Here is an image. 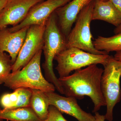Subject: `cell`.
<instances>
[{"label":"cell","instance_id":"22","mask_svg":"<svg viewBox=\"0 0 121 121\" xmlns=\"http://www.w3.org/2000/svg\"><path fill=\"white\" fill-rule=\"evenodd\" d=\"M114 57L117 60L121 61V51L116 52Z\"/></svg>","mask_w":121,"mask_h":121},{"label":"cell","instance_id":"26","mask_svg":"<svg viewBox=\"0 0 121 121\" xmlns=\"http://www.w3.org/2000/svg\"></svg>","mask_w":121,"mask_h":121},{"label":"cell","instance_id":"3","mask_svg":"<svg viewBox=\"0 0 121 121\" xmlns=\"http://www.w3.org/2000/svg\"><path fill=\"white\" fill-rule=\"evenodd\" d=\"M43 50L39 51L23 68L11 72L5 81V86L12 90L19 88L36 89L45 92H54L56 88L44 77L40 67Z\"/></svg>","mask_w":121,"mask_h":121},{"label":"cell","instance_id":"4","mask_svg":"<svg viewBox=\"0 0 121 121\" xmlns=\"http://www.w3.org/2000/svg\"><path fill=\"white\" fill-rule=\"evenodd\" d=\"M111 56L97 55L75 47L68 48L58 54L54 60L58 63L56 69L59 78L68 76L72 71L93 64H101L104 66Z\"/></svg>","mask_w":121,"mask_h":121},{"label":"cell","instance_id":"13","mask_svg":"<svg viewBox=\"0 0 121 121\" xmlns=\"http://www.w3.org/2000/svg\"><path fill=\"white\" fill-rule=\"evenodd\" d=\"M92 20L103 21L116 27L121 24V13L109 0H95Z\"/></svg>","mask_w":121,"mask_h":121},{"label":"cell","instance_id":"18","mask_svg":"<svg viewBox=\"0 0 121 121\" xmlns=\"http://www.w3.org/2000/svg\"><path fill=\"white\" fill-rule=\"evenodd\" d=\"M11 59L9 54L0 52V84L4 83L12 71Z\"/></svg>","mask_w":121,"mask_h":121},{"label":"cell","instance_id":"10","mask_svg":"<svg viewBox=\"0 0 121 121\" xmlns=\"http://www.w3.org/2000/svg\"><path fill=\"white\" fill-rule=\"evenodd\" d=\"M50 105L54 106L62 113L73 117L78 121H95V117L79 106L75 98L64 97L54 92H45Z\"/></svg>","mask_w":121,"mask_h":121},{"label":"cell","instance_id":"12","mask_svg":"<svg viewBox=\"0 0 121 121\" xmlns=\"http://www.w3.org/2000/svg\"><path fill=\"white\" fill-rule=\"evenodd\" d=\"M29 27L15 32L11 31L7 27L0 30V52L8 53L13 65L23 44Z\"/></svg>","mask_w":121,"mask_h":121},{"label":"cell","instance_id":"11","mask_svg":"<svg viewBox=\"0 0 121 121\" xmlns=\"http://www.w3.org/2000/svg\"><path fill=\"white\" fill-rule=\"evenodd\" d=\"M94 0H71L55 11L63 34L67 37L78 15L83 9Z\"/></svg>","mask_w":121,"mask_h":121},{"label":"cell","instance_id":"6","mask_svg":"<svg viewBox=\"0 0 121 121\" xmlns=\"http://www.w3.org/2000/svg\"><path fill=\"white\" fill-rule=\"evenodd\" d=\"M104 67L101 86L106 104L107 111L105 116L106 120L112 121L114 108L121 99V61L111 56Z\"/></svg>","mask_w":121,"mask_h":121},{"label":"cell","instance_id":"1","mask_svg":"<svg viewBox=\"0 0 121 121\" xmlns=\"http://www.w3.org/2000/svg\"><path fill=\"white\" fill-rule=\"evenodd\" d=\"M104 70L97 64L88 66L83 69L75 71L71 75L58 78L66 97L82 99L84 96L90 98L94 105L93 112H97L101 107L106 106L102 93L101 82Z\"/></svg>","mask_w":121,"mask_h":121},{"label":"cell","instance_id":"23","mask_svg":"<svg viewBox=\"0 0 121 121\" xmlns=\"http://www.w3.org/2000/svg\"><path fill=\"white\" fill-rule=\"evenodd\" d=\"M7 1L8 0H0V12L4 8Z\"/></svg>","mask_w":121,"mask_h":121},{"label":"cell","instance_id":"7","mask_svg":"<svg viewBox=\"0 0 121 121\" xmlns=\"http://www.w3.org/2000/svg\"><path fill=\"white\" fill-rule=\"evenodd\" d=\"M45 27V25H33L29 27L23 44L13 65L12 72L22 69L39 51L43 50Z\"/></svg>","mask_w":121,"mask_h":121},{"label":"cell","instance_id":"21","mask_svg":"<svg viewBox=\"0 0 121 121\" xmlns=\"http://www.w3.org/2000/svg\"><path fill=\"white\" fill-rule=\"evenodd\" d=\"M94 117H95V121H105L106 120L105 115L100 114L98 112L95 113Z\"/></svg>","mask_w":121,"mask_h":121},{"label":"cell","instance_id":"9","mask_svg":"<svg viewBox=\"0 0 121 121\" xmlns=\"http://www.w3.org/2000/svg\"><path fill=\"white\" fill-rule=\"evenodd\" d=\"M45 0H8L0 12V30L21 23L35 5Z\"/></svg>","mask_w":121,"mask_h":121},{"label":"cell","instance_id":"19","mask_svg":"<svg viewBox=\"0 0 121 121\" xmlns=\"http://www.w3.org/2000/svg\"><path fill=\"white\" fill-rule=\"evenodd\" d=\"M48 111L47 118L41 121H68L63 117L62 113L54 106L50 105Z\"/></svg>","mask_w":121,"mask_h":121},{"label":"cell","instance_id":"15","mask_svg":"<svg viewBox=\"0 0 121 121\" xmlns=\"http://www.w3.org/2000/svg\"><path fill=\"white\" fill-rule=\"evenodd\" d=\"M32 91L30 107L39 119L43 121L47 118L50 102L45 92L36 89H31Z\"/></svg>","mask_w":121,"mask_h":121},{"label":"cell","instance_id":"14","mask_svg":"<svg viewBox=\"0 0 121 121\" xmlns=\"http://www.w3.org/2000/svg\"><path fill=\"white\" fill-rule=\"evenodd\" d=\"M32 91L28 88H17L11 93L4 94L0 99V104L4 109L30 107Z\"/></svg>","mask_w":121,"mask_h":121},{"label":"cell","instance_id":"17","mask_svg":"<svg viewBox=\"0 0 121 121\" xmlns=\"http://www.w3.org/2000/svg\"><path fill=\"white\" fill-rule=\"evenodd\" d=\"M95 47L99 51L109 53L121 51V32L110 37L99 36L93 41Z\"/></svg>","mask_w":121,"mask_h":121},{"label":"cell","instance_id":"16","mask_svg":"<svg viewBox=\"0 0 121 121\" xmlns=\"http://www.w3.org/2000/svg\"><path fill=\"white\" fill-rule=\"evenodd\" d=\"M0 119L9 121H41L30 107L12 109L0 108Z\"/></svg>","mask_w":121,"mask_h":121},{"label":"cell","instance_id":"24","mask_svg":"<svg viewBox=\"0 0 121 121\" xmlns=\"http://www.w3.org/2000/svg\"><path fill=\"white\" fill-rule=\"evenodd\" d=\"M114 32L115 34H118L121 32V24L119 26L116 27L114 30Z\"/></svg>","mask_w":121,"mask_h":121},{"label":"cell","instance_id":"5","mask_svg":"<svg viewBox=\"0 0 121 121\" xmlns=\"http://www.w3.org/2000/svg\"><path fill=\"white\" fill-rule=\"evenodd\" d=\"M94 0L84 7L78 15L75 25L67 37V48H76L91 54H108L106 52L97 50L92 41L90 24Z\"/></svg>","mask_w":121,"mask_h":121},{"label":"cell","instance_id":"2","mask_svg":"<svg viewBox=\"0 0 121 121\" xmlns=\"http://www.w3.org/2000/svg\"><path fill=\"white\" fill-rule=\"evenodd\" d=\"M67 48V37L63 34L58 24L55 13L52 14L48 20L44 34L43 51L45 61L43 64L45 78L54 84L61 94H64L63 89L55 74L53 69V60L59 53Z\"/></svg>","mask_w":121,"mask_h":121},{"label":"cell","instance_id":"20","mask_svg":"<svg viewBox=\"0 0 121 121\" xmlns=\"http://www.w3.org/2000/svg\"><path fill=\"white\" fill-rule=\"evenodd\" d=\"M121 13V0H109Z\"/></svg>","mask_w":121,"mask_h":121},{"label":"cell","instance_id":"8","mask_svg":"<svg viewBox=\"0 0 121 121\" xmlns=\"http://www.w3.org/2000/svg\"><path fill=\"white\" fill-rule=\"evenodd\" d=\"M71 0H45L36 4L29 10L25 19L19 24L9 28L11 32L18 31L33 25H45L48 20L57 9Z\"/></svg>","mask_w":121,"mask_h":121},{"label":"cell","instance_id":"25","mask_svg":"<svg viewBox=\"0 0 121 121\" xmlns=\"http://www.w3.org/2000/svg\"><path fill=\"white\" fill-rule=\"evenodd\" d=\"M0 121H3V119H0Z\"/></svg>","mask_w":121,"mask_h":121}]
</instances>
